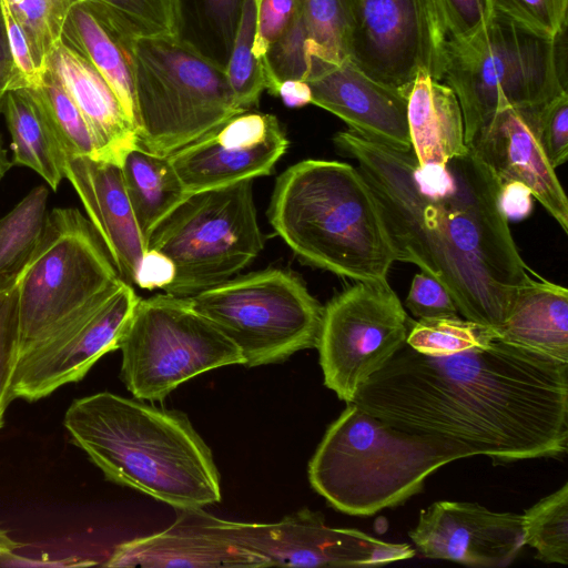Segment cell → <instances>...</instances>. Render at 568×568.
<instances>
[{
    "label": "cell",
    "instance_id": "6da1fadb",
    "mask_svg": "<svg viewBox=\"0 0 568 568\" xmlns=\"http://www.w3.org/2000/svg\"><path fill=\"white\" fill-rule=\"evenodd\" d=\"M352 403L464 458H558L568 448V363L508 343L497 332L444 355L405 343Z\"/></svg>",
    "mask_w": 568,
    "mask_h": 568
},
{
    "label": "cell",
    "instance_id": "7a4b0ae2",
    "mask_svg": "<svg viewBox=\"0 0 568 568\" xmlns=\"http://www.w3.org/2000/svg\"><path fill=\"white\" fill-rule=\"evenodd\" d=\"M335 144L358 163L381 205L398 261L440 282L464 318L497 329L534 273L499 206L500 183L469 148L420 166L402 151L352 130Z\"/></svg>",
    "mask_w": 568,
    "mask_h": 568
},
{
    "label": "cell",
    "instance_id": "3957f363",
    "mask_svg": "<svg viewBox=\"0 0 568 568\" xmlns=\"http://www.w3.org/2000/svg\"><path fill=\"white\" fill-rule=\"evenodd\" d=\"M63 425L109 480L176 509L221 500L212 452L182 412L100 392L74 399Z\"/></svg>",
    "mask_w": 568,
    "mask_h": 568
},
{
    "label": "cell",
    "instance_id": "277c9868",
    "mask_svg": "<svg viewBox=\"0 0 568 568\" xmlns=\"http://www.w3.org/2000/svg\"><path fill=\"white\" fill-rule=\"evenodd\" d=\"M277 235L307 264L356 282H385L398 255L358 168L303 160L277 179L267 210Z\"/></svg>",
    "mask_w": 568,
    "mask_h": 568
},
{
    "label": "cell",
    "instance_id": "5b68a950",
    "mask_svg": "<svg viewBox=\"0 0 568 568\" xmlns=\"http://www.w3.org/2000/svg\"><path fill=\"white\" fill-rule=\"evenodd\" d=\"M459 458L447 444L400 430L348 403L311 458L308 479L335 509L372 516L418 494L432 473Z\"/></svg>",
    "mask_w": 568,
    "mask_h": 568
},
{
    "label": "cell",
    "instance_id": "8992f818",
    "mask_svg": "<svg viewBox=\"0 0 568 568\" xmlns=\"http://www.w3.org/2000/svg\"><path fill=\"white\" fill-rule=\"evenodd\" d=\"M565 30L549 39L493 10L471 36L448 39L443 80L458 99L467 146L497 111L541 106L567 92Z\"/></svg>",
    "mask_w": 568,
    "mask_h": 568
},
{
    "label": "cell",
    "instance_id": "52a82bcc",
    "mask_svg": "<svg viewBox=\"0 0 568 568\" xmlns=\"http://www.w3.org/2000/svg\"><path fill=\"white\" fill-rule=\"evenodd\" d=\"M139 146L162 156L247 109L237 105L224 68L172 37L132 44Z\"/></svg>",
    "mask_w": 568,
    "mask_h": 568
},
{
    "label": "cell",
    "instance_id": "ba28073f",
    "mask_svg": "<svg viewBox=\"0 0 568 568\" xmlns=\"http://www.w3.org/2000/svg\"><path fill=\"white\" fill-rule=\"evenodd\" d=\"M17 274L18 355L123 281L94 227L74 207L48 213L38 245Z\"/></svg>",
    "mask_w": 568,
    "mask_h": 568
},
{
    "label": "cell",
    "instance_id": "9c48e42d",
    "mask_svg": "<svg viewBox=\"0 0 568 568\" xmlns=\"http://www.w3.org/2000/svg\"><path fill=\"white\" fill-rule=\"evenodd\" d=\"M263 244L253 180H245L190 194L153 230L146 250L174 265V280L164 293L191 297L232 278Z\"/></svg>",
    "mask_w": 568,
    "mask_h": 568
},
{
    "label": "cell",
    "instance_id": "30bf717a",
    "mask_svg": "<svg viewBox=\"0 0 568 568\" xmlns=\"http://www.w3.org/2000/svg\"><path fill=\"white\" fill-rule=\"evenodd\" d=\"M187 298L236 345L244 366L281 363L317 347L324 306L292 272L248 273Z\"/></svg>",
    "mask_w": 568,
    "mask_h": 568
},
{
    "label": "cell",
    "instance_id": "8fae6325",
    "mask_svg": "<svg viewBox=\"0 0 568 568\" xmlns=\"http://www.w3.org/2000/svg\"><path fill=\"white\" fill-rule=\"evenodd\" d=\"M121 378L141 400H162L209 371L244 365L240 349L187 297L140 298L121 338Z\"/></svg>",
    "mask_w": 568,
    "mask_h": 568
},
{
    "label": "cell",
    "instance_id": "7c38bea8",
    "mask_svg": "<svg viewBox=\"0 0 568 568\" xmlns=\"http://www.w3.org/2000/svg\"><path fill=\"white\" fill-rule=\"evenodd\" d=\"M414 322L385 282H356L323 308L317 349L324 384L352 403L358 387L406 343Z\"/></svg>",
    "mask_w": 568,
    "mask_h": 568
},
{
    "label": "cell",
    "instance_id": "4fadbf2b",
    "mask_svg": "<svg viewBox=\"0 0 568 568\" xmlns=\"http://www.w3.org/2000/svg\"><path fill=\"white\" fill-rule=\"evenodd\" d=\"M199 528L265 558L271 566L363 567L406 560L415 549L358 529L335 528L321 513L304 508L276 523H242L201 509H178Z\"/></svg>",
    "mask_w": 568,
    "mask_h": 568
},
{
    "label": "cell",
    "instance_id": "5bb4252c",
    "mask_svg": "<svg viewBox=\"0 0 568 568\" xmlns=\"http://www.w3.org/2000/svg\"><path fill=\"white\" fill-rule=\"evenodd\" d=\"M348 58L406 95L418 73L442 81L448 32L439 0H353Z\"/></svg>",
    "mask_w": 568,
    "mask_h": 568
},
{
    "label": "cell",
    "instance_id": "9a60e30c",
    "mask_svg": "<svg viewBox=\"0 0 568 568\" xmlns=\"http://www.w3.org/2000/svg\"><path fill=\"white\" fill-rule=\"evenodd\" d=\"M140 301L122 281L18 355L10 398L39 400L81 381L106 353L119 348Z\"/></svg>",
    "mask_w": 568,
    "mask_h": 568
},
{
    "label": "cell",
    "instance_id": "2e32d148",
    "mask_svg": "<svg viewBox=\"0 0 568 568\" xmlns=\"http://www.w3.org/2000/svg\"><path fill=\"white\" fill-rule=\"evenodd\" d=\"M290 141L277 118L244 110L169 155L189 194L270 175Z\"/></svg>",
    "mask_w": 568,
    "mask_h": 568
},
{
    "label": "cell",
    "instance_id": "e0dca14e",
    "mask_svg": "<svg viewBox=\"0 0 568 568\" xmlns=\"http://www.w3.org/2000/svg\"><path fill=\"white\" fill-rule=\"evenodd\" d=\"M408 536L426 558L487 568L509 566L526 545L523 515L464 501L432 504Z\"/></svg>",
    "mask_w": 568,
    "mask_h": 568
},
{
    "label": "cell",
    "instance_id": "ac0fdd59",
    "mask_svg": "<svg viewBox=\"0 0 568 568\" xmlns=\"http://www.w3.org/2000/svg\"><path fill=\"white\" fill-rule=\"evenodd\" d=\"M315 104L349 130L402 151H410L407 95L364 73L349 58H310L305 78Z\"/></svg>",
    "mask_w": 568,
    "mask_h": 568
},
{
    "label": "cell",
    "instance_id": "d6986e66",
    "mask_svg": "<svg viewBox=\"0 0 568 568\" xmlns=\"http://www.w3.org/2000/svg\"><path fill=\"white\" fill-rule=\"evenodd\" d=\"M541 106L497 111L468 146L488 165L500 184H525L532 197L568 233L567 196L539 140Z\"/></svg>",
    "mask_w": 568,
    "mask_h": 568
},
{
    "label": "cell",
    "instance_id": "ffe728a7",
    "mask_svg": "<svg viewBox=\"0 0 568 568\" xmlns=\"http://www.w3.org/2000/svg\"><path fill=\"white\" fill-rule=\"evenodd\" d=\"M64 179L78 194L121 278L134 284L146 243L135 221L121 166L88 156L69 158Z\"/></svg>",
    "mask_w": 568,
    "mask_h": 568
},
{
    "label": "cell",
    "instance_id": "44dd1931",
    "mask_svg": "<svg viewBox=\"0 0 568 568\" xmlns=\"http://www.w3.org/2000/svg\"><path fill=\"white\" fill-rule=\"evenodd\" d=\"M47 68L83 115L99 160L121 166L126 154L139 145L138 130L109 83L84 57L61 40L51 51Z\"/></svg>",
    "mask_w": 568,
    "mask_h": 568
},
{
    "label": "cell",
    "instance_id": "7402d4cb",
    "mask_svg": "<svg viewBox=\"0 0 568 568\" xmlns=\"http://www.w3.org/2000/svg\"><path fill=\"white\" fill-rule=\"evenodd\" d=\"M163 531L115 546L108 567H190L235 568L271 567L262 556L191 523L180 511Z\"/></svg>",
    "mask_w": 568,
    "mask_h": 568
},
{
    "label": "cell",
    "instance_id": "603a6c76",
    "mask_svg": "<svg viewBox=\"0 0 568 568\" xmlns=\"http://www.w3.org/2000/svg\"><path fill=\"white\" fill-rule=\"evenodd\" d=\"M132 37L102 6L82 0L70 11L61 41L84 57L104 78L136 128ZM138 130V129H136Z\"/></svg>",
    "mask_w": 568,
    "mask_h": 568
},
{
    "label": "cell",
    "instance_id": "cb8c5ba5",
    "mask_svg": "<svg viewBox=\"0 0 568 568\" xmlns=\"http://www.w3.org/2000/svg\"><path fill=\"white\" fill-rule=\"evenodd\" d=\"M412 151L420 166L446 164L468 151L458 99L445 83L420 72L407 94Z\"/></svg>",
    "mask_w": 568,
    "mask_h": 568
},
{
    "label": "cell",
    "instance_id": "d4e9b609",
    "mask_svg": "<svg viewBox=\"0 0 568 568\" xmlns=\"http://www.w3.org/2000/svg\"><path fill=\"white\" fill-rule=\"evenodd\" d=\"M496 332L504 341L568 363V291L532 273Z\"/></svg>",
    "mask_w": 568,
    "mask_h": 568
},
{
    "label": "cell",
    "instance_id": "484cf974",
    "mask_svg": "<svg viewBox=\"0 0 568 568\" xmlns=\"http://www.w3.org/2000/svg\"><path fill=\"white\" fill-rule=\"evenodd\" d=\"M1 112L12 139V164L33 170L55 191L67 159L31 89L8 90Z\"/></svg>",
    "mask_w": 568,
    "mask_h": 568
},
{
    "label": "cell",
    "instance_id": "4316f807",
    "mask_svg": "<svg viewBox=\"0 0 568 568\" xmlns=\"http://www.w3.org/2000/svg\"><path fill=\"white\" fill-rule=\"evenodd\" d=\"M121 171L135 221L146 243L158 224L190 194L169 156L139 145L126 154Z\"/></svg>",
    "mask_w": 568,
    "mask_h": 568
},
{
    "label": "cell",
    "instance_id": "83f0119b",
    "mask_svg": "<svg viewBox=\"0 0 568 568\" xmlns=\"http://www.w3.org/2000/svg\"><path fill=\"white\" fill-rule=\"evenodd\" d=\"M175 37L226 69L246 0H173Z\"/></svg>",
    "mask_w": 568,
    "mask_h": 568
},
{
    "label": "cell",
    "instance_id": "f1b7e54d",
    "mask_svg": "<svg viewBox=\"0 0 568 568\" xmlns=\"http://www.w3.org/2000/svg\"><path fill=\"white\" fill-rule=\"evenodd\" d=\"M49 191L33 187L0 219V285L16 275L38 245L47 220Z\"/></svg>",
    "mask_w": 568,
    "mask_h": 568
},
{
    "label": "cell",
    "instance_id": "f546056e",
    "mask_svg": "<svg viewBox=\"0 0 568 568\" xmlns=\"http://www.w3.org/2000/svg\"><path fill=\"white\" fill-rule=\"evenodd\" d=\"M308 58H348L354 29L353 0H297Z\"/></svg>",
    "mask_w": 568,
    "mask_h": 568
},
{
    "label": "cell",
    "instance_id": "4dcf8cb0",
    "mask_svg": "<svg viewBox=\"0 0 568 568\" xmlns=\"http://www.w3.org/2000/svg\"><path fill=\"white\" fill-rule=\"evenodd\" d=\"M39 102L65 156L98 159V150L80 110L53 72L45 68L40 80L28 87Z\"/></svg>",
    "mask_w": 568,
    "mask_h": 568
},
{
    "label": "cell",
    "instance_id": "1f68e13d",
    "mask_svg": "<svg viewBox=\"0 0 568 568\" xmlns=\"http://www.w3.org/2000/svg\"><path fill=\"white\" fill-rule=\"evenodd\" d=\"M525 544L547 564H568V483L523 515Z\"/></svg>",
    "mask_w": 568,
    "mask_h": 568
},
{
    "label": "cell",
    "instance_id": "d6a6232c",
    "mask_svg": "<svg viewBox=\"0 0 568 568\" xmlns=\"http://www.w3.org/2000/svg\"><path fill=\"white\" fill-rule=\"evenodd\" d=\"M256 30V0H246L234 39L226 74L237 105L250 109L266 90L262 62L253 51Z\"/></svg>",
    "mask_w": 568,
    "mask_h": 568
},
{
    "label": "cell",
    "instance_id": "836d02e7",
    "mask_svg": "<svg viewBox=\"0 0 568 568\" xmlns=\"http://www.w3.org/2000/svg\"><path fill=\"white\" fill-rule=\"evenodd\" d=\"M24 31L38 69L43 72L48 58L61 39L71 9L82 0H2Z\"/></svg>",
    "mask_w": 568,
    "mask_h": 568
},
{
    "label": "cell",
    "instance_id": "e575fe53",
    "mask_svg": "<svg viewBox=\"0 0 568 568\" xmlns=\"http://www.w3.org/2000/svg\"><path fill=\"white\" fill-rule=\"evenodd\" d=\"M496 329L458 316L414 322L406 344L427 355H444L480 344Z\"/></svg>",
    "mask_w": 568,
    "mask_h": 568
},
{
    "label": "cell",
    "instance_id": "d590c367",
    "mask_svg": "<svg viewBox=\"0 0 568 568\" xmlns=\"http://www.w3.org/2000/svg\"><path fill=\"white\" fill-rule=\"evenodd\" d=\"M108 10L134 38L175 36L173 0H90Z\"/></svg>",
    "mask_w": 568,
    "mask_h": 568
},
{
    "label": "cell",
    "instance_id": "8d00e7d4",
    "mask_svg": "<svg viewBox=\"0 0 568 568\" xmlns=\"http://www.w3.org/2000/svg\"><path fill=\"white\" fill-rule=\"evenodd\" d=\"M18 274L0 285V428L10 398V385L18 358Z\"/></svg>",
    "mask_w": 568,
    "mask_h": 568
},
{
    "label": "cell",
    "instance_id": "74e56055",
    "mask_svg": "<svg viewBox=\"0 0 568 568\" xmlns=\"http://www.w3.org/2000/svg\"><path fill=\"white\" fill-rule=\"evenodd\" d=\"M489 7L529 30L555 39L567 24L568 0H489Z\"/></svg>",
    "mask_w": 568,
    "mask_h": 568
},
{
    "label": "cell",
    "instance_id": "f35d334b",
    "mask_svg": "<svg viewBox=\"0 0 568 568\" xmlns=\"http://www.w3.org/2000/svg\"><path fill=\"white\" fill-rule=\"evenodd\" d=\"M538 134L554 169L568 156V93L556 97L539 110Z\"/></svg>",
    "mask_w": 568,
    "mask_h": 568
},
{
    "label": "cell",
    "instance_id": "ab89813d",
    "mask_svg": "<svg viewBox=\"0 0 568 568\" xmlns=\"http://www.w3.org/2000/svg\"><path fill=\"white\" fill-rule=\"evenodd\" d=\"M406 306L419 320L452 317L459 313L447 288L423 271L412 281Z\"/></svg>",
    "mask_w": 568,
    "mask_h": 568
},
{
    "label": "cell",
    "instance_id": "60d3db41",
    "mask_svg": "<svg viewBox=\"0 0 568 568\" xmlns=\"http://www.w3.org/2000/svg\"><path fill=\"white\" fill-rule=\"evenodd\" d=\"M296 12L297 0H256L253 51L261 62L271 45L285 32Z\"/></svg>",
    "mask_w": 568,
    "mask_h": 568
},
{
    "label": "cell",
    "instance_id": "b9f144b4",
    "mask_svg": "<svg viewBox=\"0 0 568 568\" xmlns=\"http://www.w3.org/2000/svg\"><path fill=\"white\" fill-rule=\"evenodd\" d=\"M448 37L463 39L479 30L493 10L487 0H439Z\"/></svg>",
    "mask_w": 568,
    "mask_h": 568
},
{
    "label": "cell",
    "instance_id": "7bdbcfd3",
    "mask_svg": "<svg viewBox=\"0 0 568 568\" xmlns=\"http://www.w3.org/2000/svg\"><path fill=\"white\" fill-rule=\"evenodd\" d=\"M9 47L17 74L14 88L33 87L40 80L42 72L38 69L30 42L9 9L2 1Z\"/></svg>",
    "mask_w": 568,
    "mask_h": 568
},
{
    "label": "cell",
    "instance_id": "ee69618b",
    "mask_svg": "<svg viewBox=\"0 0 568 568\" xmlns=\"http://www.w3.org/2000/svg\"><path fill=\"white\" fill-rule=\"evenodd\" d=\"M175 270L172 261L154 250H146L138 274L135 285L143 290H164L174 280Z\"/></svg>",
    "mask_w": 568,
    "mask_h": 568
},
{
    "label": "cell",
    "instance_id": "f6af8a7d",
    "mask_svg": "<svg viewBox=\"0 0 568 568\" xmlns=\"http://www.w3.org/2000/svg\"><path fill=\"white\" fill-rule=\"evenodd\" d=\"M499 206L509 221H519L530 215L534 201L530 190L520 182L500 184Z\"/></svg>",
    "mask_w": 568,
    "mask_h": 568
},
{
    "label": "cell",
    "instance_id": "bcb514c9",
    "mask_svg": "<svg viewBox=\"0 0 568 568\" xmlns=\"http://www.w3.org/2000/svg\"><path fill=\"white\" fill-rule=\"evenodd\" d=\"M17 74L9 47L2 0H0V112L8 90L16 87Z\"/></svg>",
    "mask_w": 568,
    "mask_h": 568
},
{
    "label": "cell",
    "instance_id": "7dc6e473",
    "mask_svg": "<svg viewBox=\"0 0 568 568\" xmlns=\"http://www.w3.org/2000/svg\"><path fill=\"white\" fill-rule=\"evenodd\" d=\"M276 95L288 108H301L312 103V91L304 80L288 79L281 81Z\"/></svg>",
    "mask_w": 568,
    "mask_h": 568
},
{
    "label": "cell",
    "instance_id": "c3c4849f",
    "mask_svg": "<svg viewBox=\"0 0 568 568\" xmlns=\"http://www.w3.org/2000/svg\"><path fill=\"white\" fill-rule=\"evenodd\" d=\"M20 547V544L14 541L6 530L0 527V561L11 557L13 551Z\"/></svg>",
    "mask_w": 568,
    "mask_h": 568
},
{
    "label": "cell",
    "instance_id": "681fc988",
    "mask_svg": "<svg viewBox=\"0 0 568 568\" xmlns=\"http://www.w3.org/2000/svg\"><path fill=\"white\" fill-rule=\"evenodd\" d=\"M12 162L8 159V152L4 149L3 140L0 134V181L3 179L8 170L11 168Z\"/></svg>",
    "mask_w": 568,
    "mask_h": 568
},
{
    "label": "cell",
    "instance_id": "f907efd6",
    "mask_svg": "<svg viewBox=\"0 0 568 568\" xmlns=\"http://www.w3.org/2000/svg\"><path fill=\"white\" fill-rule=\"evenodd\" d=\"M487 1H489V0H487ZM488 4H489V2H488Z\"/></svg>",
    "mask_w": 568,
    "mask_h": 568
}]
</instances>
